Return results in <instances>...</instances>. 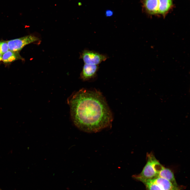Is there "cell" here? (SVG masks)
<instances>
[{
    "label": "cell",
    "instance_id": "obj_1",
    "mask_svg": "<svg viewBox=\"0 0 190 190\" xmlns=\"http://www.w3.org/2000/svg\"><path fill=\"white\" fill-rule=\"evenodd\" d=\"M68 102L73 120L80 130L96 132L111 125V112L99 92L82 89L72 96Z\"/></svg>",
    "mask_w": 190,
    "mask_h": 190
},
{
    "label": "cell",
    "instance_id": "obj_2",
    "mask_svg": "<svg viewBox=\"0 0 190 190\" xmlns=\"http://www.w3.org/2000/svg\"><path fill=\"white\" fill-rule=\"evenodd\" d=\"M147 161L141 172L137 175H133L134 178H140L151 179L158 177L159 173L163 167L152 154L147 155Z\"/></svg>",
    "mask_w": 190,
    "mask_h": 190
},
{
    "label": "cell",
    "instance_id": "obj_3",
    "mask_svg": "<svg viewBox=\"0 0 190 190\" xmlns=\"http://www.w3.org/2000/svg\"><path fill=\"white\" fill-rule=\"evenodd\" d=\"M136 179L142 182L146 190H181L179 186H174L167 179L160 177L151 179L136 178Z\"/></svg>",
    "mask_w": 190,
    "mask_h": 190
},
{
    "label": "cell",
    "instance_id": "obj_4",
    "mask_svg": "<svg viewBox=\"0 0 190 190\" xmlns=\"http://www.w3.org/2000/svg\"><path fill=\"white\" fill-rule=\"evenodd\" d=\"M39 39L36 36L29 35L7 41L9 50L18 51L26 45L38 41Z\"/></svg>",
    "mask_w": 190,
    "mask_h": 190
},
{
    "label": "cell",
    "instance_id": "obj_5",
    "mask_svg": "<svg viewBox=\"0 0 190 190\" xmlns=\"http://www.w3.org/2000/svg\"><path fill=\"white\" fill-rule=\"evenodd\" d=\"M80 58L85 64L98 65L105 61L108 57L93 51L85 50L81 53Z\"/></svg>",
    "mask_w": 190,
    "mask_h": 190
},
{
    "label": "cell",
    "instance_id": "obj_6",
    "mask_svg": "<svg viewBox=\"0 0 190 190\" xmlns=\"http://www.w3.org/2000/svg\"><path fill=\"white\" fill-rule=\"evenodd\" d=\"M98 68L97 65L85 64L81 74V78L84 80L93 78L96 74Z\"/></svg>",
    "mask_w": 190,
    "mask_h": 190
},
{
    "label": "cell",
    "instance_id": "obj_7",
    "mask_svg": "<svg viewBox=\"0 0 190 190\" xmlns=\"http://www.w3.org/2000/svg\"><path fill=\"white\" fill-rule=\"evenodd\" d=\"M143 6L148 13L151 15L158 14L159 0H143Z\"/></svg>",
    "mask_w": 190,
    "mask_h": 190
},
{
    "label": "cell",
    "instance_id": "obj_8",
    "mask_svg": "<svg viewBox=\"0 0 190 190\" xmlns=\"http://www.w3.org/2000/svg\"><path fill=\"white\" fill-rule=\"evenodd\" d=\"M23 59L18 51L8 50L2 54V61L5 64H9L18 60Z\"/></svg>",
    "mask_w": 190,
    "mask_h": 190
},
{
    "label": "cell",
    "instance_id": "obj_9",
    "mask_svg": "<svg viewBox=\"0 0 190 190\" xmlns=\"http://www.w3.org/2000/svg\"><path fill=\"white\" fill-rule=\"evenodd\" d=\"M173 7V0H159L158 14L165 16Z\"/></svg>",
    "mask_w": 190,
    "mask_h": 190
},
{
    "label": "cell",
    "instance_id": "obj_10",
    "mask_svg": "<svg viewBox=\"0 0 190 190\" xmlns=\"http://www.w3.org/2000/svg\"><path fill=\"white\" fill-rule=\"evenodd\" d=\"M158 177L164 178L169 180L174 186H178L172 171L170 169L163 167L160 172Z\"/></svg>",
    "mask_w": 190,
    "mask_h": 190
},
{
    "label": "cell",
    "instance_id": "obj_11",
    "mask_svg": "<svg viewBox=\"0 0 190 190\" xmlns=\"http://www.w3.org/2000/svg\"><path fill=\"white\" fill-rule=\"evenodd\" d=\"M0 52L3 54L9 50L7 41H0Z\"/></svg>",
    "mask_w": 190,
    "mask_h": 190
},
{
    "label": "cell",
    "instance_id": "obj_12",
    "mask_svg": "<svg viewBox=\"0 0 190 190\" xmlns=\"http://www.w3.org/2000/svg\"><path fill=\"white\" fill-rule=\"evenodd\" d=\"M113 11L110 10H106L105 12V15L107 17H111L113 16Z\"/></svg>",
    "mask_w": 190,
    "mask_h": 190
},
{
    "label": "cell",
    "instance_id": "obj_13",
    "mask_svg": "<svg viewBox=\"0 0 190 190\" xmlns=\"http://www.w3.org/2000/svg\"><path fill=\"white\" fill-rule=\"evenodd\" d=\"M2 54L0 52V61H2Z\"/></svg>",
    "mask_w": 190,
    "mask_h": 190
},
{
    "label": "cell",
    "instance_id": "obj_14",
    "mask_svg": "<svg viewBox=\"0 0 190 190\" xmlns=\"http://www.w3.org/2000/svg\"><path fill=\"white\" fill-rule=\"evenodd\" d=\"M0 42H1L0 41Z\"/></svg>",
    "mask_w": 190,
    "mask_h": 190
}]
</instances>
